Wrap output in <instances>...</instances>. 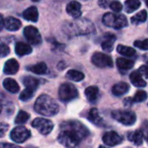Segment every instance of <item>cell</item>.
<instances>
[{
    "label": "cell",
    "mask_w": 148,
    "mask_h": 148,
    "mask_svg": "<svg viewBox=\"0 0 148 148\" xmlns=\"http://www.w3.org/2000/svg\"><path fill=\"white\" fill-rule=\"evenodd\" d=\"M146 61H147V64H148V56H147V59H146Z\"/></svg>",
    "instance_id": "bcb514c9"
},
{
    "label": "cell",
    "mask_w": 148,
    "mask_h": 148,
    "mask_svg": "<svg viewBox=\"0 0 148 148\" xmlns=\"http://www.w3.org/2000/svg\"><path fill=\"white\" fill-rule=\"evenodd\" d=\"M134 46L144 50H148V39L144 41H136L134 42Z\"/></svg>",
    "instance_id": "d590c367"
},
{
    "label": "cell",
    "mask_w": 148,
    "mask_h": 148,
    "mask_svg": "<svg viewBox=\"0 0 148 148\" xmlns=\"http://www.w3.org/2000/svg\"><path fill=\"white\" fill-rule=\"evenodd\" d=\"M1 111H2V104L0 102V113H1Z\"/></svg>",
    "instance_id": "7bdbcfd3"
},
{
    "label": "cell",
    "mask_w": 148,
    "mask_h": 148,
    "mask_svg": "<svg viewBox=\"0 0 148 148\" xmlns=\"http://www.w3.org/2000/svg\"><path fill=\"white\" fill-rule=\"evenodd\" d=\"M128 90H129V85L126 82H119L115 84L112 88L113 94L116 96H121L126 93H127Z\"/></svg>",
    "instance_id": "7402d4cb"
},
{
    "label": "cell",
    "mask_w": 148,
    "mask_h": 148,
    "mask_svg": "<svg viewBox=\"0 0 148 148\" xmlns=\"http://www.w3.org/2000/svg\"><path fill=\"white\" fill-rule=\"evenodd\" d=\"M88 134V130L80 121H68L61 124L57 140L65 147L75 148Z\"/></svg>",
    "instance_id": "6da1fadb"
},
{
    "label": "cell",
    "mask_w": 148,
    "mask_h": 148,
    "mask_svg": "<svg viewBox=\"0 0 148 148\" xmlns=\"http://www.w3.org/2000/svg\"><path fill=\"white\" fill-rule=\"evenodd\" d=\"M112 117L125 126H132L136 121V114L130 110H115L112 112Z\"/></svg>",
    "instance_id": "5b68a950"
},
{
    "label": "cell",
    "mask_w": 148,
    "mask_h": 148,
    "mask_svg": "<svg viewBox=\"0 0 148 148\" xmlns=\"http://www.w3.org/2000/svg\"><path fill=\"white\" fill-rule=\"evenodd\" d=\"M128 140L134 143L135 146H140L143 143V134L140 130L131 132L127 135Z\"/></svg>",
    "instance_id": "44dd1931"
},
{
    "label": "cell",
    "mask_w": 148,
    "mask_h": 148,
    "mask_svg": "<svg viewBox=\"0 0 148 148\" xmlns=\"http://www.w3.org/2000/svg\"><path fill=\"white\" fill-rule=\"evenodd\" d=\"M92 62L98 68H112L114 62L109 56L101 52H95L92 56Z\"/></svg>",
    "instance_id": "ba28073f"
},
{
    "label": "cell",
    "mask_w": 148,
    "mask_h": 148,
    "mask_svg": "<svg viewBox=\"0 0 148 148\" xmlns=\"http://www.w3.org/2000/svg\"><path fill=\"white\" fill-rule=\"evenodd\" d=\"M141 132H142V134H143V137L146 139L147 142L148 143V121H146L143 125H142V127H141Z\"/></svg>",
    "instance_id": "8d00e7d4"
},
{
    "label": "cell",
    "mask_w": 148,
    "mask_h": 148,
    "mask_svg": "<svg viewBox=\"0 0 148 148\" xmlns=\"http://www.w3.org/2000/svg\"><path fill=\"white\" fill-rule=\"evenodd\" d=\"M30 137V131L24 127H16L10 133V139L16 143H23Z\"/></svg>",
    "instance_id": "9c48e42d"
},
{
    "label": "cell",
    "mask_w": 148,
    "mask_h": 148,
    "mask_svg": "<svg viewBox=\"0 0 148 148\" xmlns=\"http://www.w3.org/2000/svg\"><path fill=\"white\" fill-rule=\"evenodd\" d=\"M27 69L29 71H31L32 73H35L36 75H44V74H46V72L48 70L47 65L44 62H39L37 64L28 67Z\"/></svg>",
    "instance_id": "d4e9b609"
},
{
    "label": "cell",
    "mask_w": 148,
    "mask_h": 148,
    "mask_svg": "<svg viewBox=\"0 0 148 148\" xmlns=\"http://www.w3.org/2000/svg\"><path fill=\"white\" fill-rule=\"evenodd\" d=\"M32 1H34V2H38V1H40V0H32Z\"/></svg>",
    "instance_id": "7dc6e473"
},
{
    "label": "cell",
    "mask_w": 148,
    "mask_h": 148,
    "mask_svg": "<svg viewBox=\"0 0 148 148\" xmlns=\"http://www.w3.org/2000/svg\"><path fill=\"white\" fill-rule=\"evenodd\" d=\"M99 148H107V147H103V146H101Z\"/></svg>",
    "instance_id": "f6af8a7d"
},
{
    "label": "cell",
    "mask_w": 148,
    "mask_h": 148,
    "mask_svg": "<svg viewBox=\"0 0 148 148\" xmlns=\"http://www.w3.org/2000/svg\"><path fill=\"white\" fill-rule=\"evenodd\" d=\"M147 98V94L143 90H140L134 96L133 101L134 102H142V101H146Z\"/></svg>",
    "instance_id": "d6a6232c"
},
{
    "label": "cell",
    "mask_w": 148,
    "mask_h": 148,
    "mask_svg": "<svg viewBox=\"0 0 148 148\" xmlns=\"http://www.w3.org/2000/svg\"><path fill=\"white\" fill-rule=\"evenodd\" d=\"M116 64H117V67L119 68V69L122 70V71L129 70L134 65V62L132 60H129V59H127V58H121V57L117 59Z\"/></svg>",
    "instance_id": "603a6c76"
},
{
    "label": "cell",
    "mask_w": 148,
    "mask_h": 148,
    "mask_svg": "<svg viewBox=\"0 0 148 148\" xmlns=\"http://www.w3.org/2000/svg\"><path fill=\"white\" fill-rule=\"evenodd\" d=\"M0 148H22L10 143H0Z\"/></svg>",
    "instance_id": "ab89813d"
},
{
    "label": "cell",
    "mask_w": 148,
    "mask_h": 148,
    "mask_svg": "<svg viewBox=\"0 0 148 148\" xmlns=\"http://www.w3.org/2000/svg\"><path fill=\"white\" fill-rule=\"evenodd\" d=\"M34 109L36 113L44 116H54L58 114L59 106L52 97L42 95L36 101Z\"/></svg>",
    "instance_id": "3957f363"
},
{
    "label": "cell",
    "mask_w": 148,
    "mask_h": 148,
    "mask_svg": "<svg viewBox=\"0 0 148 148\" xmlns=\"http://www.w3.org/2000/svg\"><path fill=\"white\" fill-rule=\"evenodd\" d=\"M3 26H4V20H3L2 15L0 14V31L2 30V29L3 28Z\"/></svg>",
    "instance_id": "b9f144b4"
},
{
    "label": "cell",
    "mask_w": 148,
    "mask_h": 148,
    "mask_svg": "<svg viewBox=\"0 0 148 148\" xmlns=\"http://www.w3.org/2000/svg\"><path fill=\"white\" fill-rule=\"evenodd\" d=\"M140 6V0H126L125 2V10L127 13H132Z\"/></svg>",
    "instance_id": "f546056e"
},
{
    "label": "cell",
    "mask_w": 148,
    "mask_h": 148,
    "mask_svg": "<svg viewBox=\"0 0 148 148\" xmlns=\"http://www.w3.org/2000/svg\"><path fill=\"white\" fill-rule=\"evenodd\" d=\"M83 1H88V0H83Z\"/></svg>",
    "instance_id": "c3c4849f"
},
{
    "label": "cell",
    "mask_w": 148,
    "mask_h": 148,
    "mask_svg": "<svg viewBox=\"0 0 148 148\" xmlns=\"http://www.w3.org/2000/svg\"><path fill=\"white\" fill-rule=\"evenodd\" d=\"M62 29L64 33L67 34L69 36H74L90 34L95 30V27L89 20L80 18L73 22L66 23L63 25Z\"/></svg>",
    "instance_id": "7a4b0ae2"
},
{
    "label": "cell",
    "mask_w": 148,
    "mask_h": 148,
    "mask_svg": "<svg viewBox=\"0 0 148 148\" xmlns=\"http://www.w3.org/2000/svg\"><path fill=\"white\" fill-rule=\"evenodd\" d=\"M19 69V64L16 59L8 60L3 67V72L6 75H14Z\"/></svg>",
    "instance_id": "9a60e30c"
},
{
    "label": "cell",
    "mask_w": 148,
    "mask_h": 148,
    "mask_svg": "<svg viewBox=\"0 0 148 148\" xmlns=\"http://www.w3.org/2000/svg\"><path fill=\"white\" fill-rule=\"evenodd\" d=\"M23 35L28 42L33 45H39L42 42L40 32L34 26H27L23 29Z\"/></svg>",
    "instance_id": "30bf717a"
},
{
    "label": "cell",
    "mask_w": 148,
    "mask_h": 148,
    "mask_svg": "<svg viewBox=\"0 0 148 148\" xmlns=\"http://www.w3.org/2000/svg\"><path fill=\"white\" fill-rule=\"evenodd\" d=\"M34 92H35V90L30 89V88H25V89L21 92L20 96H19V99L21 101H27L30 100L33 97Z\"/></svg>",
    "instance_id": "1f68e13d"
},
{
    "label": "cell",
    "mask_w": 148,
    "mask_h": 148,
    "mask_svg": "<svg viewBox=\"0 0 148 148\" xmlns=\"http://www.w3.org/2000/svg\"><path fill=\"white\" fill-rule=\"evenodd\" d=\"M66 77L71 81H74V82H81L84 79L85 76H84V74L82 73L81 71L71 69V70H69L67 72Z\"/></svg>",
    "instance_id": "484cf974"
},
{
    "label": "cell",
    "mask_w": 148,
    "mask_h": 148,
    "mask_svg": "<svg viewBox=\"0 0 148 148\" xmlns=\"http://www.w3.org/2000/svg\"><path fill=\"white\" fill-rule=\"evenodd\" d=\"M102 140L106 145H108L109 147H114L122 142V138L116 132L111 131V132L106 133L103 135Z\"/></svg>",
    "instance_id": "8fae6325"
},
{
    "label": "cell",
    "mask_w": 148,
    "mask_h": 148,
    "mask_svg": "<svg viewBox=\"0 0 148 148\" xmlns=\"http://www.w3.org/2000/svg\"><path fill=\"white\" fill-rule=\"evenodd\" d=\"M109 7L114 12H120L122 10V8H123L122 7V4L119 1H113L112 3H110Z\"/></svg>",
    "instance_id": "e575fe53"
},
{
    "label": "cell",
    "mask_w": 148,
    "mask_h": 148,
    "mask_svg": "<svg viewBox=\"0 0 148 148\" xmlns=\"http://www.w3.org/2000/svg\"><path fill=\"white\" fill-rule=\"evenodd\" d=\"M67 13L74 18H78L82 14V6L77 1H71L66 7Z\"/></svg>",
    "instance_id": "7c38bea8"
},
{
    "label": "cell",
    "mask_w": 148,
    "mask_h": 148,
    "mask_svg": "<svg viewBox=\"0 0 148 148\" xmlns=\"http://www.w3.org/2000/svg\"><path fill=\"white\" fill-rule=\"evenodd\" d=\"M130 81L131 82L138 88H143L146 87L147 82L143 80L142 78V75L140 73V71H134L131 75H130Z\"/></svg>",
    "instance_id": "d6986e66"
},
{
    "label": "cell",
    "mask_w": 148,
    "mask_h": 148,
    "mask_svg": "<svg viewBox=\"0 0 148 148\" xmlns=\"http://www.w3.org/2000/svg\"><path fill=\"white\" fill-rule=\"evenodd\" d=\"M146 3H147V6L148 7V0H146Z\"/></svg>",
    "instance_id": "ee69618b"
},
{
    "label": "cell",
    "mask_w": 148,
    "mask_h": 148,
    "mask_svg": "<svg viewBox=\"0 0 148 148\" xmlns=\"http://www.w3.org/2000/svg\"><path fill=\"white\" fill-rule=\"evenodd\" d=\"M147 18V10H143L140 11L139 13H137L135 16H132L131 22L133 24L137 25V24H140V23L146 22Z\"/></svg>",
    "instance_id": "f1b7e54d"
},
{
    "label": "cell",
    "mask_w": 148,
    "mask_h": 148,
    "mask_svg": "<svg viewBox=\"0 0 148 148\" xmlns=\"http://www.w3.org/2000/svg\"><path fill=\"white\" fill-rule=\"evenodd\" d=\"M10 53V49L7 44L0 42V57H5Z\"/></svg>",
    "instance_id": "836d02e7"
},
{
    "label": "cell",
    "mask_w": 148,
    "mask_h": 148,
    "mask_svg": "<svg viewBox=\"0 0 148 148\" xmlns=\"http://www.w3.org/2000/svg\"><path fill=\"white\" fill-rule=\"evenodd\" d=\"M59 98L62 101H70L78 97V90L71 83H63L59 88Z\"/></svg>",
    "instance_id": "8992f818"
},
{
    "label": "cell",
    "mask_w": 148,
    "mask_h": 148,
    "mask_svg": "<svg viewBox=\"0 0 148 148\" xmlns=\"http://www.w3.org/2000/svg\"><path fill=\"white\" fill-rule=\"evenodd\" d=\"M3 88L9 91L10 93H12V94H16L19 91V85L17 84V82L14 80V79H11V78H6L3 80Z\"/></svg>",
    "instance_id": "ffe728a7"
},
{
    "label": "cell",
    "mask_w": 148,
    "mask_h": 148,
    "mask_svg": "<svg viewBox=\"0 0 148 148\" xmlns=\"http://www.w3.org/2000/svg\"><path fill=\"white\" fill-rule=\"evenodd\" d=\"M140 73L144 75L146 78L148 79V65H144V66H141L139 69Z\"/></svg>",
    "instance_id": "f35d334b"
},
{
    "label": "cell",
    "mask_w": 148,
    "mask_h": 148,
    "mask_svg": "<svg viewBox=\"0 0 148 148\" xmlns=\"http://www.w3.org/2000/svg\"><path fill=\"white\" fill-rule=\"evenodd\" d=\"M21 21L17 18L9 16L4 19V27L9 31H16L21 28Z\"/></svg>",
    "instance_id": "4fadbf2b"
},
{
    "label": "cell",
    "mask_w": 148,
    "mask_h": 148,
    "mask_svg": "<svg viewBox=\"0 0 148 148\" xmlns=\"http://www.w3.org/2000/svg\"><path fill=\"white\" fill-rule=\"evenodd\" d=\"M9 129V125L5 123L0 124V138H3Z\"/></svg>",
    "instance_id": "74e56055"
},
{
    "label": "cell",
    "mask_w": 148,
    "mask_h": 148,
    "mask_svg": "<svg viewBox=\"0 0 148 148\" xmlns=\"http://www.w3.org/2000/svg\"><path fill=\"white\" fill-rule=\"evenodd\" d=\"M98 4H99L101 8L106 9V8H108V7L109 6L110 3H109V0H99Z\"/></svg>",
    "instance_id": "60d3db41"
},
{
    "label": "cell",
    "mask_w": 148,
    "mask_h": 148,
    "mask_svg": "<svg viewBox=\"0 0 148 148\" xmlns=\"http://www.w3.org/2000/svg\"><path fill=\"white\" fill-rule=\"evenodd\" d=\"M23 83L26 88L36 91V89L37 88V87L39 85V81L36 78H34L31 76H25L23 79Z\"/></svg>",
    "instance_id": "4316f807"
},
{
    "label": "cell",
    "mask_w": 148,
    "mask_h": 148,
    "mask_svg": "<svg viewBox=\"0 0 148 148\" xmlns=\"http://www.w3.org/2000/svg\"><path fill=\"white\" fill-rule=\"evenodd\" d=\"M15 51H16V54L19 56H23L25 55H29L32 52V49L31 47L25 43V42H19L16 44V47H15Z\"/></svg>",
    "instance_id": "ac0fdd59"
},
{
    "label": "cell",
    "mask_w": 148,
    "mask_h": 148,
    "mask_svg": "<svg viewBox=\"0 0 148 148\" xmlns=\"http://www.w3.org/2000/svg\"><path fill=\"white\" fill-rule=\"evenodd\" d=\"M23 16L24 19H26L28 21L37 22V20H38V10L35 6H31L23 11Z\"/></svg>",
    "instance_id": "e0dca14e"
},
{
    "label": "cell",
    "mask_w": 148,
    "mask_h": 148,
    "mask_svg": "<svg viewBox=\"0 0 148 148\" xmlns=\"http://www.w3.org/2000/svg\"><path fill=\"white\" fill-rule=\"evenodd\" d=\"M32 127L36 128L40 134L43 135L49 134L54 127V124L52 121L43 118H36L32 121Z\"/></svg>",
    "instance_id": "52a82bcc"
},
{
    "label": "cell",
    "mask_w": 148,
    "mask_h": 148,
    "mask_svg": "<svg viewBox=\"0 0 148 148\" xmlns=\"http://www.w3.org/2000/svg\"><path fill=\"white\" fill-rule=\"evenodd\" d=\"M99 95V88L95 86H91L86 88L85 95L89 102H95Z\"/></svg>",
    "instance_id": "cb8c5ba5"
},
{
    "label": "cell",
    "mask_w": 148,
    "mask_h": 148,
    "mask_svg": "<svg viewBox=\"0 0 148 148\" xmlns=\"http://www.w3.org/2000/svg\"><path fill=\"white\" fill-rule=\"evenodd\" d=\"M29 119V114L27 112L21 110L15 119V123L17 125H22L26 123Z\"/></svg>",
    "instance_id": "4dcf8cb0"
},
{
    "label": "cell",
    "mask_w": 148,
    "mask_h": 148,
    "mask_svg": "<svg viewBox=\"0 0 148 148\" xmlns=\"http://www.w3.org/2000/svg\"><path fill=\"white\" fill-rule=\"evenodd\" d=\"M116 40V36L112 33H108L105 35V38L101 42V48L103 50L107 52H111L114 48V41Z\"/></svg>",
    "instance_id": "5bb4252c"
},
{
    "label": "cell",
    "mask_w": 148,
    "mask_h": 148,
    "mask_svg": "<svg viewBox=\"0 0 148 148\" xmlns=\"http://www.w3.org/2000/svg\"><path fill=\"white\" fill-rule=\"evenodd\" d=\"M88 119L95 125L98 126V127H103L104 126V121L102 120V118L100 116L99 112L96 108H92L88 115Z\"/></svg>",
    "instance_id": "2e32d148"
},
{
    "label": "cell",
    "mask_w": 148,
    "mask_h": 148,
    "mask_svg": "<svg viewBox=\"0 0 148 148\" xmlns=\"http://www.w3.org/2000/svg\"><path fill=\"white\" fill-rule=\"evenodd\" d=\"M102 22L106 26L114 28L116 29H122L128 24V21L124 15L114 14L112 12L106 13L102 17Z\"/></svg>",
    "instance_id": "277c9868"
},
{
    "label": "cell",
    "mask_w": 148,
    "mask_h": 148,
    "mask_svg": "<svg viewBox=\"0 0 148 148\" xmlns=\"http://www.w3.org/2000/svg\"><path fill=\"white\" fill-rule=\"evenodd\" d=\"M117 51L119 54L125 56H127V57H133L136 54V51L134 49H133L131 47L125 46V45H121V44L118 45Z\"/></svg>",
    "instance_id": "83f0119b"
}]
</instances>
